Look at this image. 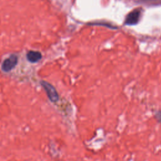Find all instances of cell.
I'll return each instance as SVG.
<instances>
[{
	"label": "cell",
	"mask_w": 161,
	"mask_h": 161,
	"mask_svg": "<svg viewBox=\"0 0 161 161\" xmlns=\"http://www.w3.org/2000/svg\"><path fill=\"white\" fill-rule=\"evenodd\" d=\"M42 87L44 88L48 99L52 103H56L58 101L59 96L55 88L50 83L42 80L40 82Z\"/></svg>",
	"instance_id": "6da1fadb"
},
{
	"label": "cell",
	"mask_w": 161,
	"mask_h": 161,
	"mask_svg": "<svg viewBox=\"0 0 161 161\" xmlns=\"http://www.w3.org/2000/svg\"><path fill=\"white\" fill-rule=\"evenodd\" d=\"M142 13L140 8H136L129 13L126 17L125 24L126 25H134L138 23Z\"/></svg>",
	"instance_id": "7a4b0ae2"
},
{
	"label": "cell",
	"mask_w": 161,
	"mask_h": 161,
	"mask_svg": "<svg viewBox=\"0 0 161 161\" xmlns=\"http://www.w3.org/2000/svg\"><path fill=\"white\" fill-rule=\"evenodd\" d=\"M17 63L18 57L14 54H12L3 61L1 65V69L4 72H9L16 65Z\"/></svg>",
	"instance_id": "3957f363"
},
{
	"label": "cell",
	"mask_w": 161,
	"mask_h": 161,
	"mask_svg": "<svg viewBox=\"0 0 161 161\" xmlns=\"http://www.w3.org/2000/svg\"><path fill=\"white\" fill-rule=\"evenodd\" d=\"M27 59L31 63H35L39 61L42 58V54L37 51H29L26 54Z\"/></svg>",
	"instance_id": "277c9868"
},
{
	"label": "cell",
	"mask_w": 161,
	"mask_h": 161,
	"mask_svg": "<svg viewBox=\"0 0 161 161\" xmlns=\"http://www.w3.org/2000/svg\"><path fill=\"white\" fill-rule=\"evenodd\" d=\"M154 117L158 123H161V111H157L154 114Z\"/></svg>",
	"instance_id": "5b68a950"
}]
</instances>
